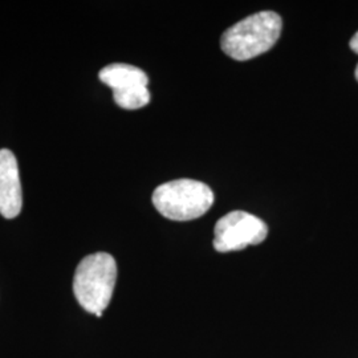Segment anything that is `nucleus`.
<instances>
[{
	"mask_svg": "<svg viewBox=\"0 0 358 358\" xmlns=\"http://www.w3.org/2000/svg\"><path fill=\"white\" fill-rule=\"evenodd\" d=\"M282 17L272 11L254 13L230 27L220 45L231 59L245 62L269 51L282 34Z\"/></svg>",
	"mask_w": 358,
	"mask_h": 358,
	"instance_id": "1",
	"label": "nucleus"
},
{
	"mask_svg": "<svg viewBox=\"0 0 358 358\" xmlns=\"http://www.w3.org/2000/svg\"><path fill=\"white\" fill-rule=\"evenodd\" d=\"M117 280L115 257L96 252L84 257L77 266L73 278V294L81 307L97 317L108 308Z\"/></svg>",
	"mask_w": 358,
	"mask_h": 358,
	"instance_id": "2",
	"label": "nucleus"
},
{
	"mask_svg": "<svg viewBox=\"0 0 358 358\" xmlns=\"http://www.w3.org/2000/svg\"><path fill=\"white\" fill-rule=\"evenodd\" d=\"M215 201L213 190L195 179H177L158 186L153 192L157 211L177 222H186L205 215Z\"/></svg>",
	"mask_w": 358,
	"mask_h": 358,
	"instance_id": "3",
	"label": "nucleus"
},
{
	"mask_svg": "<svg viewBox=\"0 0 358 358\" xmlns=\"http://www.w3.org/2000/svg\"><path fill=\"white\" fill-rule=\"evenodd\" d=\"M267 224L245 211H232L220 217L214 229V248L217 252L241 251L266 241Z\"/></svg>",
	"mask_w": 358,
	"mask_h": 358,
	"instance_id": "4",
	"label": "nucleus"
},
{
	"mask_svg": "<svg viewBox=\"0 0 358 358\" xmlns=\"http://www.w3.org/2000/svg\"><path fill=\"white\" fill-rule=\"evenodd\" d=\"M23 192L19 166L15 154L8 149L0 150V214L13 219L22 213Z\"/></svg>",
	"mask_w": 358,
	"mask_h": 358,
	"instance_id": "5",
	"label": "nucleus"
},
{
	"mask_svg": "<svg viewBox=\"0 0 358 358\" xmlns=\"http://www.w3.org/2000/svg\"><path fill=\"white\" fill-rule=\"evenodd\" d=\"M99 77L101 83L112 88L113 92H125L149 85L148 75L134 65L120 63L106 65L100 71Z\"/></svg>",
	"mask_w": 358,
	"mask_h": 358,
	"instance_id": "6",
	"label": "nucleus"
},
{
	"mask_svg": "<svg viewBox=\"0 0 358 358\" xmlns=\"http://www.w3.org/2000/svg\"><path fill=\"white\" fill-rule=\"evenodd\" d=\"M113 99L120 108L127 110H137L150 103V92L148 87L125 92H113Z\"/></svg>",
	"mask_w": 358,
	"mask_h": 358,
	"instance_id": "7",
	"label": "nucleus"
},
{
	"mask_svg": "<svg viewBox=\"0 0 358 358\" xmlns=\"http://www.w3.org/2000/svg\"><path fill=\"white\" fill-rule=\"evenodd\" d=\"M350 48L358 55V32H356V35L350 40Z\"/></svg>",
	"mask_w": 358,
	"mask_h": 358,
	"instance_id": "8",
	"label": "nucleus"
},
{
	"mask_svg": "<svg viewBox=\"0 0 358 358\" xmlns=\"http://www.w3.org/2000/svg\"><path fill=\"white\" fill-rule=\"evenodd\" d=\"M356 78H357V81H358V65H357V68H356Z\"/></svg>",
	"mask_w": 358,
	"mask_h": 358,
	"instance_id": "9",
	"label": "nucleus"
}]
</instances>
